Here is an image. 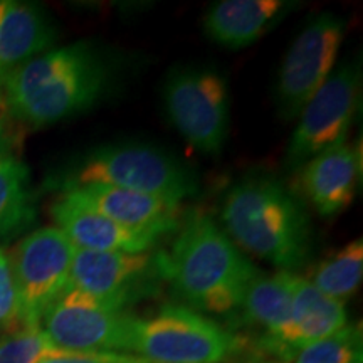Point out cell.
<instances>
[{
	"label": "cell",
	"instance_id": "2e32d148",
	"mask_svg": "<svg viewBox=\"0 0 363 363\" xmlns=\"http://www.w3.org/2000/svg\"><path fill=\"white\" fill-rule=\"evenodd\" d=\"M56 40V29L35 4L0 0V78L48 52ZM4 84V83H2Z\"/></svg>",
	"mask_w": 363,
	"mask_h": 363
},
{
	"label": "cell",
	"instance_id": "277c9868",
	"mask_svg": "<svg viewBox=\"0 0 363 363\" xmlns=\"http://www.w3.org/2000/svg\"><path fill=\"white\" fill-rule=\"evenodd\" d=\"M108 185L147 194L179 203L199 190L197 177L189 167L163 150L142 143L106 145L89 152L67 179L62 190Z\"/></svg>",
	"mask_w": 363,
	"mask_h": 363
},
{
	"label": "cell",
	"instance_id": "9a60e30c",
	"mask_svg": "<svg viewBox=\"0 0 363 363\" xmlns=\"http://www.w3.org/2000/svg\"><path fill=\"white\" fill-rule=\"evenodd\" d=\"M348 325L343 303L325 296L306 278L294 276L291 323L271 355L293 360L308 345L331 337Z\"/></svg>",
	"mask_w": 363,
	"mask_h": 363
},
{
	"label": "cell",
	"instance_id": "484cf974",
	"mask_svg": "<svg viewBox=\"0 0 363 363\" xmlns=\"http://www.w3.org/2000/svg\"><path fill=\"white\" fill-rule=\"evenodd\" d=\"M247 363H286V362H276V360H254Z\"/></svg>",
	"mask_w": 363,
	"mask_h": 363
},
{
	"label": "cell",
	"instance_id": "d6986e66",
	"mask_svg": "<svg viewBox=\"0 0 363 363\" xmlns=\"http://www.w3.org/2000/svg\"><path fill=\"white\" fill-rule=\"evenodd\" d=\"M35 219L29 169L19 158L0 155V238L21 233Z\"/></svg>",
	"mask_w": 363,
	"mask_h": 363
},
{
	"label": "cell",
	"instance_id": "83f0119b",
	"mask_svg": "<svg viewBox=\"0 0 363 363\" xmlns=\"http://www.w3.org/2000/svg\"><path fill=\"white\" fill-rule=\"evenodd\" d=\"M2 83H4V81H2V78H0V88H2Z\"/></svg>",
	"mask_w": 363,
	"mask_h": 363
},
{
	"label": "cell",
	"instance_id": "7c38bea8",
	"mask_svg": "<svg viewBox=\"0 0 363 363\" xmlns=\"http://www.w3.org/2000/svg\"><path fill=\"white\" fill-rule=\"evenodd\" d=\"M51 217L76 249L103 252L142 254L152 251L157 238L126 229L99 214L67 190H61L51 206Z\"/></svg>",
	"mask_w": 363,
	"mask_h": 363
},
{
	"label": "cell",
	"instance_id": "ffe728a7",
	"mask_svg": "<svg viewBox=\"0 0 363 363\" xmlns=\"http://www.w3.org/2000/svg\"><path fill=\"white\" fill-rule=\"evenodd\" d=\"M363 278V239L345 244L320 261L308 279L325 296L343 303L358 291Z\"/></svg>",
	"mask_w": 363,
	"mask_h": 363
},
{
	"label": "cell",
	"instance_id": "5b68a950",
	"mask_svg": "<svg viewBox=\"0 0 363 363\" xmlns=\"http://www.w3.org/2000/svg\"><path fill=\"white\" fill-rule=\"evenodd\" d=\"M242 340L187 306H163L157 315L135 318L126 353L152 363H224Z\"/></svg>",
	"mask_w": 363,
	"mask_h": 363
},
{
	"label": "cell",
	"instance_id": "30bf717a",
	"mask_svg": "<svg viewBox=\"0 0 363 363\" xmlns=\"http://www.w3.org/2000/svg\"><path fill=\"white\" fill-rule=\"evenodd\" d=\"M345 40V21L325 12L308 22L288 49L281 65L278 110L284 120H294L333 72Z\"/></svg>",
	"mask_w": 363,
	"mask_h": 363
},
{
	"label": "cell",
	"instance_id": "7402d4cb",
	"mask_svg": "<svg viewBox=\"0 0 363 363\" xmlns=\"http://www.w3.org/2000/svg\"><path fill=\"white\" fill-rule=\"evenodd\" d=\"M66 350L54 347L40 326H26L7 331L0 337V363H39Z\"/></svg>",
	"mask_w": 363,
	"mask_h": 363
},
{
	"label": "cell",
	"instance_id": "d4e9b609",
	"mask_svg": "<svg viewBox=\"0 0 363 363\" xmlns=\"http://www.w3.org/2000/svg\"><path fill=\"white\" fill-rule=\"evenodd\" d=\"M7 138H6V120H4L2 111H0V155H6Z\"/></svg>",
	"mask_w": 363,
	"mask_h": 363
},
{
	"label": "cell",
	"instance_id": "4fadbf2b",
	"mask_svg": "<svg viewBox=\"0 0 363 363\" xmlns=\"http://www.w3.org/2000/svg\"><path fill=\"white\" fill-rule=\"evenodd\" d=\"M66 190L116 224L157 239L175 233L182 222L179 203L147 194L108 185H88Z\"/></svg>",
	"mask_w": 363,
	"mask_h": 363
},
{
	"label": "cell",
	"instance_id": "5bb4252c",
	"mask_svg": "<svg viewBox=\"0 0 363 363\" xmlns=\"http://www.w3.org/2000/svg\"><path fill=\"white\" fill-rule=\"evenodd\" d=\"M360 180V153L342 142L318 153L303 165L301 189L323 217L342 214L352 206Z\"/></svg>",
	"mask_w": 363,
	"mask_h": 363
},
{
	"label": "cell",
	"instance_id": "8992f818",
	"mask_svg": "<svg viewBox=\"0 0 363 363\" xmlns=\"http://www.w3.org/2000/svg\"><path fill=\"white\" fill-rule=\"evenodd\" d=\"M167 115L194 148L217 155L229 131V86L211 67L172 72L163 88Z\"/></svg>",
	"mask_w": 363,
	"mask_h": 363
},
{
	"label": "cell",
	"instance_id": "cb8c5ba5",
	"mask_svg": "<svg viewBox=\"0 0 363 363\" xmlns=\"http://www.w3.org/2000/svg\"><path fill=\"white\" fill-rule=\"evenodd\" d=\"M39 363H152L142 357L120 352H66Z\"/></svg>",
	"mask_w": 363,
	"mask_h": 363
},
{
	"label": "cell",
	"instance_id": "6da1fadb",
	"mask_svg": "<svg viewBox=\"0 0 363 363\" xmlns=\"http://www.w3.org/2000/svg\"><path fill=\"white\" fill-rule=\"evenodd\" d=\"M175 233L170 251L158 252L162 278L201 311L225 315L240 308L259 269L207 214L190 212Z\"/></svg>",
	"mask_w": 363,
	"mask_h": 363
},
{
	"label": "cell",
	"instance_id": "e0dca14e",
	"mask_svg": "<svg viewBox=\"0 0 363 363\" xmlns=\"http://www.w3.org/2000/svg\"><path fill=\"white\" fill-rule=\"evenodd\" d=\"M288 6L283 0H220L208 9L203 29L217 44L242 49L256 43Z\"/></svg>",
	"mask_w": 363,
	"mask_h": 363
},
{
	"label": "cell",
	"instance_id": "3957f363",
	"mask_svg": "<svg viewBox=\"0 0 363 363\" xmlns=\"http://www.w3.org/2000/svg\"><path fill=\"white\" fill-rule=\"evenodd\" d=\"M222 224L235 246L281 271L299 269L311 256L313 230L305 207L269 177L235 184L224 199Z\"/></svg>",
	"mask_w": 363,
	"mask_h": 363
},
{
	"label": "cell",
	"instance_id": "ba28073f",
	"mask_svg": "<svg viewBox=\"0 0 363 363\" xmlns=\"http://www.w3.org/2000/svg\"><path fill=\"white\" fill-rule=\"evenodd\" d=\"M135 316L111 303L67 288L40 318V330L66 352L126 353Z\"/></svg>",
	"mask_w": 363,
	"mask_h": 363
},
{
	"label": "cell",
	"instance_id": "603a6c76",
	"mask_svg": "<svg viewBox=\"0 0 363 363\" xmlns=\"http://www.w3.org/2000/svg\"><path fill=\"white\" fill-rule=\"evenodd\" d=\"M22 326L21 305L9 256L0 247V330L12 331Z\"/></svg>",
	"mask_w": 363,
	"mask_h": 363
},
{
	"label": "cell",
	"instance_id": "8fae6325",
	"mask_svg": "<svg viewBox=\"0 0 363 363\" xmlns=\"http://www.w3.org/2000/svg\"><path fill=\"white\" fill-rule=\"evenodd\" d=\"M158 269V252H103L76 249L69 286L120 308H128L136 298L153 289Z\"/></svg>",
	"mask_w": 363,
	"mask_h": 363
},
{
	"label": "cell",
	"instance_id": "7a4b0ae2",
	"mask_svg": "<svg viewBox=\"0 0 363 363\" xmlns=\"http://www.w3.org/2000/svg\"><path fill=\"white\" fill-rule=\"evenodd\" d=\"M108 66L88 43L49 49L9 72L6 106L33 126L79 115L99 101L108 86Z\"/></svg>",
	"mask_w": 363,
	"mask_h": 363
},
{
	"label": "cell",
	"instance_id": "ac0fdd59",
	"mask_svg": "<svg viewBox=\"0 0 363 363\" xmlns=\"http://www.w3.org/2000/svg\"><path fill=\"white\" fill-rule=\"evenodd\" d=\"M294 276L288 271L272 276L259 274L247 288L240 305L244 320L264 330L259 347L269 353L291 323Z\"/></svg>",
	"mask_w": 363,
	"mask_h": 363
},
{
	"label": "cell",
	"instance_id": "44dd1931",
	"mask_svg": "<svg viewBox=\"0 0 363 363\" xmlns=\"http://www.w3.org/2000/svg\"><path fill=\"white\" fill-rule=\"evenodd\" d=\"M362 348L360 325H347L299 350L293 363H362Z\"/></svg>",
	"mask_w": 363,
	"mask_h": 363
},
{
	"label": "cell",
	"instance_id": "4316f807",
	"mask_svg": "<svg viewBox=\"0 0 363 363\" xmlns=\"http://www.w3.org/2000/svg\"><path fill=\"white\" fill-rule=\"evenodd\" d=\"M4 104H6V99H4V96H2V93H0V111H2Z\"/></svg>",
	"mask_w": 363,
	"mask_h": 363
},
{
	"label": "cell",
	"instance_id": "9c48e42d",
	"mask_svg": "<svg viewBox=\"0 0 363 363\" xmlns=\"http://www.w3.org/2000/svg\"><path fill=\"white\" fill-rule=\"evenodd\" d=\"M76 247L57 227H40L13 247L11 261L21 305V323L39 326L40 318L69 286Z\"/></svg>",
	"mask_w": 363,
	"mask_h": 363
},
{
	"label": "cell",
	"instance_id": "52a82bcc",
	"mask_svg": "<svg viewBox=\"0 0 363 363\" xmlns=\"http://www.w3.org/2000/svg\"><path fill=\"white\" fill-rule=\"evenodd\" d=\"M362 93L360 61H350L330 74L299 113L296 130L286 150V165L298 170L308 160L347 142Z\"/></svg>",
	"mask_w": 363,
	"mask_h": 363
}]
</instances>
